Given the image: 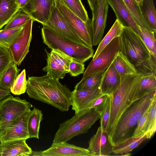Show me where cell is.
Listing matches in <instances>:
<instances>
[{"mask_svg": "<svg viewBox=\"0 0 156 156\" xmlns=\"http://www.w3.org/2000/svg\"><path fill=\"white\" fill-rule=\"evenodd\" d=\"M26 91L28 96L51 105L62 112L71 105L72 92L59 80L47 75L28 77Z\"/></svg>", "mask_w": 156, "mask_h": 156, "instance_id": "obj_1", "label": "cell"}, {"mask_svg": "<svg viewBox=\"0 0 156 156\" xmlns=\"http://www.w3.org/2000/svg\"><path fill=\"white\" fill-rule=\"evenodd\" d=\"M120 51L134 66L137 73L156 74V56L150 53L139 36L129 27H124L119 36Z\"/></svg>", "mask_w": 156, "mask_h": 156, "instance_id": "obj_2", "label": "cell"}, {"mask_svg": "<svg viewBox=\"0 0 156 156\" xmlns=\"http://www.w3.org/2000/svg\"><path fill=\"white\" fill-rule=\"evenodd\" d=\"M142 76L138 74L121 76L120 83L109 95L110 111L107 132L111 142L117 124L122 114L138 98L137 91Z\"/></svg>", "mask_w": 156, "mask_h": 156, "instance_id": "obj_3", "label": "cell"}, {"mask_svg": "<svg viewBox=\"0 0 156 156\" xmlns=\"http://www.w3.org/2000/svg\"><path fill=\"white\" fill-rule=\"evenodd\" d=\"M156 89L133 102L122 114L116 126L111 144L112 146L129 137L130 133L143 114L148 109L156 97Z\"/></svg>", "mask_w": 156, "mask_h": 156, "instance_id": "obj_4", "label": "cell"}, {"mask_svg": "<svg viewBox=\"0 0 156 156\" xmlns=\"http://www.w3.org/2000/svg\"><path fill=\"white\" fill-rule=\"evenodd\" d=\"M100 118L99 113L94 108L75 113L72 118L59 125L53 142H67L75 136L87 133Z\"/></svg>", "mask_w": 156, "mask_h": 156, "instance_id": "obj_5", "label": "cell"}, {"mask_svg": "<svg viewBox=\"0 0 156 156\" xmlns=\"http://www.w3.org/2000/svg\"><path fill=\"white\" fill-rule=\"evenodd\" d=\"M41 34L43 43L49 48L63 52L74 61L84 63L93 56V48L71 41L46 26L41 28Z\"/></svg>", "mask_w": 156, "mask_h": 156, "instance_id": "obj_6", "label": "cell"}, {"mask_svg": "<svg viewBox=\"0 0 156 156\" xmlns=\"http://www.w3.org/2000/svg\"><path fill=\"white\" fill-rule=\"evenodd\" d=\"M32 107L26 100L11 95L0 101V133Z\"/></svg>", "mask_w": 156, "mask_h": 156, "instance_id": "obj_7", "label": "cell"}, {"mask_svg": "<svg viewBox=\"0 0 156 156\" xmlns=\"http://www.w3.org/2000/svg\"><path fill=\"white\" fill-rule=\"evenodd\" d=\"M55 5L65 20L82 41L88 47L92 48L91 20L84 22L60 0H55Z\"/></svg>", "mask_w": 156, "mask_h": 156, "instance_id": "obj_8", "label": "cell"}, {"mask_svg": "<svg viewBox=\"0 0 156 156\" xmlns=\"http://www.w3.org/2000/svg\"><path fill=\"white\" fill-rule=\"evenodd\" d=\"M120 50V37H118L113 39L106 46L95 59L91 60L84 71L82 79L93 74L104 72Z\"/></svg>", "mask_w": 156, "mask_h": 156, "instance_id": "obj_9", "label": "cell"}, {"mask_svg": "<svg viewBox=\"0 0 156 156\" xmlns=\"http://www.w3.org/2000/svg\"><path fill=\"white\" fill-rule=\"evenodd\" d=\"M47 65L43 70L47 75L59 80L64 78L66 73H69V66L73 59L63 52L51 49L50 53L46 50Z\"/></svg>", "mask_w": 156, "mask_h": 156, "instance_id": "obj_10", "label": "cell"}, {"mask_svg": "<svg viewBox=\"0 0 156 156\" xmlns=\"http://www.w3.org/2000/svg\"><path fill=\"white\" fill-rule=\"evenodd\" d=\"M34 21L31 18L23 25L18 36L9 48L13 62L18 66L21 65L29 52Z\"/></svg>", "mask_w": 156, "mask_h": 156, "instance_id": "obj_11", "label": "cell"}, {"mask_svg": "<svg viewBox=\"0 0 156 156\" xmlns=\"http://www.w3.org/2000/svg\"><path fill=\"white\" fill-rule=\"evenodd\" d=\"M43 26L71 41L87 47L70 27L55 5L49 19Z\"/></svg>", "mask_w": 156, "mask_h": 156, "instance_id": "obj_12", "label": "cell"}, {"mask_svg": "<svg viewBox=\"0 0 156 156\" xmlns=\"http://www.w3.org/2000/svg\"><path fill=\"white\" fill-rule=\"evenodd\" d=\"M107 0H96L91 21L93 46L102 40L106 25L108 9Z\"/></svg>", "mask_w": 156, "mask_h": 156, "instance_id": "obj_13", "label": "cell"}, {"mask_svg": "<svg viewBox=\"0 0 156 156\" xmlns=\"http://www.w3.org/2000/svg\"><path fill=\"white\" fill-rule=\"evenodd\" d=\"M29 156H92L87 149L76 146L67 142L53 143L47 150L32 151Z\"/></svg>", "mask_w": 156, "mask_h": 156, "instance_id": "obj_14", "label": "cell"}, {"mask_svg": "<svg viewBox=\"0 0 156 156\" xmlns=\"http://www.w3.org/2000/svg\"><path fill=\"white\" fill-rule=\"evenodd\" d=\"M30 111V109L24 113L0 133V143L30 138L27 128V120Z\"/></svg>", "mask_w": 156, "mask_h": 156, "instance_id": "obj_15", "label": "cell"}, {"mask_svg": "<svg viewBox=\"0 0 156 156\" xmlns=\"http://www.w3.org/2000/svg\"><path fill=\"white\" fill-rule=\"evenodd\" d=\"M55 2V0H30L20 9L43 25L50 17Z\"/></svg>", "mask_w": 156, "mask_h": 156, "instance_id": "obj_16", "label": "cell"}, {"mask_svg": "<svg viewBox=\"0 0 156 156\" xmlns=\"http://www.w3.org/2000/svg\"><path fill=\"white\" fill-rule=\"evenodd\" d=\"M112 148L108 133L103 131L100 126L89 141L87 149L92 156H105L112 153Z\"/></svg>", "mask_w": 156, "mask_h": 156, "instance_id": "obj_17", "label": "cell"}, {"mask_svg": "<svg viewBox=\"0 0 156 156\" xmlns=\"http://www.w3.org/2000/svg\"><path fill=\"white\" fill-rule=\"evenodd\" d=\"M100 87L88 90H76L72 91L71 105L72 109L77 113L89 107L97 98L102 94Z\"/></svg>", "mask_w": 156, "mask_h": 156, "instance_id": "obj_18", "label": "cell"}, {"mask_svg": "<svg viewBox=\"0 0 156 156\" xmlns=\"http://www.w3.org/2000/svg\"><path fill=\"white\" fill-rule=\"evenodd\" d=\"M118 20L124 27H129L138 34L137 26L123 0H107Z\"/></svg>", "mask_w": 156, "mask_h": 156, "instance_id": "obj_19", "label": "cell"}, {"mask_svg": "<svg viewBox=\"0 0 156 156\" xmlns=\"http://www.w3.org/2000/svg\"><path fill=\"white\" fill-rule=\"evenodd\" d=\"M26 140H16L0 143V156H28L32 151Z\"/></svg>", "mask_w": 156, "mask_h": 156, "instance_id": "obj_20", "label": "cell"}, {"mask_svg": "<svg viewBox=\"0 0 156 156\" xmlns=\"http://www.w3.org/2000/svg\"><path fill=\"white\" fill-rule=\"evenodd\" d=\"M121 77L113 62L104 72L100 88L103 94L109 95L118 88L121 82Z\"/></svg>", "mask_w": 156, "mask_h": 156, "instance_id": "obj_21", "label": "cell"}, {"mask_svg": "<svg viewBox=\"0 0 156 156\" xmlns=\"http://www.w3.org/2000/svg\"><path fill=\"white\" fill-rule=\"evenodd\" d=\"M146 131L137 136H131L115 143L113 146L112 153L123 156L131 155L130 152L147 139Z\"/></svg>", "mask_w": 156, "mask_h": 156, "instance_id": "obj_22", "label": "cell"}, {"mask_svg": "<svg viewBox=\"0 0 156 156\" xmlns=\"http://www.w3.org/2000/svg\"><path fill=\"white\" fill-rule=\"evenodd\" d=\"M20 9L15 0H0V30Z\"/></svg>", "mask_w": 156, "mask_h": 156, "instance_id": "obj_23", "label": "cell"}, {"mask_svg": "<svg viewBox=\"0 0 156 156\" xmlns=\"http://www.w3.org/2000/svg\"><path fill=\"white\" fill-rule=\"evenodd\" d=\"M43 116L41 111L35 107L30 111L27 120V128L30 138L39 139V130Z\"/></svg>", "mask_w": 156, "mask_h": 156, "instance_id": "obj_24", "label": "cell"}, {"mask_svg": "<svg viewBox=\"0 0 156 156\" xmlns=\"http://www.w3.org/2000/svg\"><path fill=\"white\" fill-rule=\"evenodd\" d=\"M143 16L150 28L156 32V12L153 0H143L140 6Z\"/></svg>", "mask_w": 156, "mask_h": 156, "instance_id": "obj_25", "label": "cell"}, {"mask_svg": "<svg viewBox=\"0 0 156 156\" xmlns=\"http://www.w3.org/2000/svg\"><path fill=\"white\" fill-rule=\"evenodd\" d=\"M123 27L120 21L116 19L107 34L99 44L97 50L93 55L92 60H94L96 58L101 51L113 39L120 36Z\"/></svg>", "mask_w": 156, "mask_h": 156, "instance_id": "obj_26", "label": "cell"}, {"mask_svg": "<svg viewBox=\"0 0 156 156\" xmlns=\"http://www.w3.org/2000/svg\"><path fill=\"white\" fill-rule=\"evenodd\" d=\"M113 62L121 76L138 74L134 66L120 51L117 54Z\"/></svg>", "mask_w": 156, "mask_h": 156, "instance_id": "obj_27", "label": "cell"}, {"mask_svg": "<svg viewBox=\"0 0 156 156\" xmlns=\"http://www.w3.org/2000/svg\"><path fill=\"white\" fill-rule=\"evenodd\" d=\"M20 70L15 63L12 62L0 78V88L10 90Z\"/></svg>", "mask_w": 156, "mask_h": 156, "instance_id": "obj_28", "label": "cell"}, {"mask_svg": "<svg viewBox=\"0 0 156 156\" xmlns=\"http://www.w3.org/2000/svg\"><path fill=\"white\" fill-rule=\"evenodd\" d=\"M104 72L93 74L81 79L75 87L76 90H88L100 87Z\"/></svg>", "mask_w": 156, "mask_h": 156, "instance_id": "obj_29", "label": "cell"}, {"mask_svg": "<svg viewBox=\"0 0 156 156\" xmlns=\"http://www.w3.org/2000/svg\"><path fill=\"white\" fill-rule=\"evenodd\" d=\"M123 0L137 25L149 30L153 31L150 28L144 20L142 15L140 6L136 0Z\"/></svg>", "mask_w": 156, "mask_h": 156, "instance_id": "obj_30", "label": "cell"}, {"mask_svg": "<svg viewBox=\"0 0 156 156\" xmlns=\"http://www.w3.org/2000/svg\"><path fill=\"white\" fill-rule=\"evenodd\" d=\"M138 34L151 54L156 56V32L152 31L138 25Z\"/></svg>", "mask_w": 156, "mask_h": 156, "instance_id": "obj_31", "label": "cell"}, {"mask_svg": "<svg viewBox=\"0 0 156 156\" xmlns=\"http://www.w3.org/2000/svg\"><path fill=\"white\" fill-rule=\"evenodd\" d=\"M23 26L0 30V45L8 48L18 36Z\"/></svg>", "mask_w": 156, "mask_h": 156, "instance_id": "obj_32", "label": "cell"}, {"mask_svg": "<svg viewBox=\"0 0 156 156\" xmlns=\"http://www.w3.org/2000/svg\"><path fill=\"white\" fill-rule=\"evenodd\" d=\"M72 12L85 23L90 19L81 0H60Z\"/></svg>", "mask_w": 156, "mask_h": 156, "instance_id": "obj_33", "label": "cell"}, {"mask_svg": "<svg viewBox=\"0 0 156 156\" xmlns=\"http://www.w3.org/2000/svg\"><path fill=\"white\" fill-rule=\"evenodd\" d=\"M155 89H156V75L142 76L138 88V98Z\"/></svg>", "mask_w": 156, "mask_h": 156, "instance_id": "obj_34", "label": "cell"}, {"mask_svg": "<svg viewBox=\"0 0 156 156\" xmlns=\"http://www.w3.org/2000/svg\"><path fill=\"white\" fill-rule=\"evenodd\" d=\"M32 18L27 14L20 9L5 25L4 29H8L23 26Z\"/></svg>", "mask_w": 156, "mask_h": 156, "instance_id": "obj_35", "label": "cell"}, {"mask_svg": "<svg viewBox=\"0 0 156 156\" xmlns=\"http://www.w3.org/2000/svg\"><path fill=\"white\" fill-rule=\"evenodd\" d=\"M156 129V97L153 100L149 110L147 132V139L154 134Z\"/></svg>", "mask_w": 156, "mask_h": 156, "instance_id": "obj_36", "label": "cell"}, {"mask_svg": "<svg viewBox=\"0 0 156 156\" xmlns=\"http://www.w3.org/2000/svg\"><path fill=\"white\" fill-rule=\"evenodd\" d=\"M27 84L26 71L23 69L18 75L10 88V91L16 95L24 94L26 91Z\"/></svg>", "mask_w": 156, "mask_h": 156, "instance_id": "obj_37", "label": "cell"}, {"mask_svg": "<svg viewBox=\"0 0 156 156\" xmlns=\"http://www.w3.org/2000/svg\"><path fill=\"white\" fill-rule=\"evenodd\" d=\"M13 62L9 48L0 45V78Z\"/></svg>", "mask_w": 156, "mask_h": 156, "instance_id": "obj_38", "label": "cell"}, {"mask_svg": "<svg viewBox=\"0 0 156 156\" xmlns=\"http://www.w3.org/2000/svg\"><path fill=\"white\" fill-rule=\"evenodd\" d=\"M110 111V98L108 95L105 104L99 112L100 115V126L103 131L107 132Z\"/></svg>", "mask_w": 156, "mask_h": 156, "instance_id": "obj_39", "label": "cell"}, {"mask_svg": "<svg viewBox=\"0 0 156 156\" xmlns=\"http://www.w3.org/2000/svg\"><path fill=\"white\" fill-rule=\"evenodd\" d=\"M149 109L143 114L138 121L136 127L135 129L132 136H137L146 132Z\"/></svg>", "mask_w": 156, "mask_h": 156, "instance_id": "obj_40", "label": "cell"}, {"mask_svg": "<svg viewBox=\"0 0 156 156\" xmlns=\"http://www.w3.org/2000/svg\"><path fill=\"white\" fill-rule=\"evenodd\" d=\"M85 69L84 63L73 60L69 65V73L72 76H76L83 73Z\"/></svg>", "mask_w": 156, "mask_h": 156, "instance_id": "obj_41", "label": "cell"}, {"mask_svg": "<svg viewBox=\"0 0 156 156\" xmlns=\"http://www.w3.org/2000/svg\"><path fill=\"white\" fill-rule=\"evenodd\" d=\"M108 95L102 94L94 101L89 108H94L99 112L103 108Z\"/></svg>", "mask_w": 156, "mask_h": 156, "instance_id": "obj_42", "label": "cell"}, {"mask_svg": "<svg viewBox=\"0 0 156 156\" xmlns=\"http://www.w3.org/2000/svg\"><path fill=\"white\" fill-rule=\"evenodd\" d=\"M10 90H7L0 88V101L6 97L11 95Z\"/></svg>", "mask_w": 156, "mask_h": 156, "instance_id": "obj_43", "label": "cell"}, {"mask_svg": "<svg viewBox=\"0 0 156 156\" xmlns=\"http://www.w3.org/2000/svg\"><path fill=\"white\" fill-rule=\"evenodd\" d=\"M30 0H15L20 9L23 8Z\"/></svg>", "mask_w": 156, "mask_h": 156, "instance_id": "obj_44", "label": "cell"}, {"mask_svg": "<svg viewBox=\"0 0 156 156\" xmlns=\"http://www.w3.org/2000/svg\"><path fill=\"white\" fill-rule=\"evenodd\" d=\"M90 8L93 12L94 9L96 0H87Z\"/></svg>", "mask_w": 156, "mask_h": 156, "instance_id": "obj_45", "label": "cell"}, {"mask_svg": "<svg viewBox=\"0 0 156 156\" xmlns=\"http://www.w3.org/2000/svg\"><path fill=\"white\" fill-rule=\"evenodd\" d=\"M139 6H140L141 5L143 0H135Z\"/></svg>", "mask_w": 156, "mask_h": 156, "instance_id": "obj_46", "label": "cell"}]
</instances>
